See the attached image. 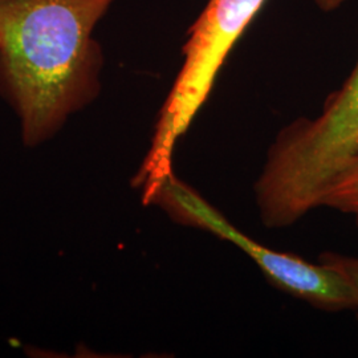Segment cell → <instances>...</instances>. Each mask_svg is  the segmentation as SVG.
Masks as SVG:
<instances>
[{
    "instance_id": "5b68a950",
    "label": "cell",
    "mask_w": 358,
    "mask_h": 358,
    "mask_svg": "<svg viewBox=\"0 0 358 358\" xmlns=\"http://www.w3.org/2000/svg\"><path fill=\"white\" fill-rule=\"evenodd\" d=\"M320 207L353 217L358 229V155L333 178L321 198Z\"/></svg>"
},
{
    "instance_id": "277c9868",
    "label": "cell",
    "mask_w": 358,
    "mask_h": 358,
    "mask_svg": "<svg viewBox=\"0 0 358 358\" xmlns=\"http://www.w3.org/2000/svg\"><path fill=\"white\" fill-rule=\"evenodd\" d=\"M146 202L159 206L182 226L206 231L234 244L255 263L275 288L294 299L324 312L357 310V292L340 272L320 262L310 263L301 256L256 242L174 171L155 186Z\"/></svg>"
},
{
    "instance_id": "6da1fadb",
    "label": "cell",
    "mask_w": 358,
    "mask_h": 358,
    "mask_svg": "<svg viewBox=\"0 0 358 358\" xmlns=\"http://www.w3.org/2000/svg\"><path fill=\"white\" fill-rule=\"evenodd\" d=\"M115 0H0V77L27 143L50 136L97 92L92 31Z\"/></svg>"
},
{
    "instance_id": "3957f363",
    "label": "cell",
    "mask_w": 358,
    "mask_h": 358,
    "mask_svg": "<svg viewBox=\"0 0 358 358\" xmlns=\"http://www.w3.org/2000/svg\"><path fill=\"white\" fill-rule=\"evenodd\" d=\"M266 0H210L189 31L183 64L162 108L138 180L149 195L173 171V152L210 96L217 73Z\"/></svg>"
},
{
    "instance_id": "7a4b0ae2",
    "label": "cell",
    "mask_w": 358,
    "mask_h": 358,
    "mask_svg": "<svg viewBox=\"0 0 358 358\" xmlns=\"http://www.w3.org/2000/svg\"><path fill=\"white\" fill-rule=\"evenodd\" d=\"M358 155V60L316 118H297L269 145L254 185L267 229H285L320 208L324 192Z\"/></svg>"
},
{
    "instance_id": "8992f818",
    "label": "cell",
    "mask_w": 358,
    "mask_h": 358,
    "mask_svg": "<svg viewBox=\"0 0 358 358\" xmlns=\"http://www.w3.org/2000/svg\"><path fill=\"white\" fill-rule=\"evenodd\" d=\"M322 264H327L337 272H340L346 282H349L358 294V256L344 255L337 252H322L319 259ZM358 321V309L356 310Z\"/></svg>"
}]
</instances>
